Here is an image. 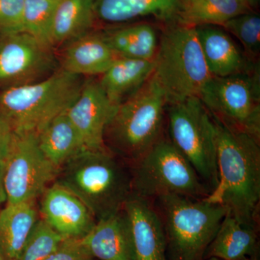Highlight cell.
I'll use <instances>...</instances> for the list:
<instances>
[{"instance_id": "1", "label": "cell", "mask_w": 260, "mask_h": 260, "mask_svg": "<svg viewBox=\"0 0 260 260\" xmlns=\"http://www.w3.org/2000/svg\"><path fill=\"white\" fill-rule=\"evenodd\" d=\"M212 117L216 133L218 180L204 199L223 205L241 223L256 228L260 199L259 140Z\"/></svg>"}, {"instance_id": "2", "label": "cell", "mask_w": 260, "mask_h": 260, "mask_svg": "<svg viewBox=\"0 0 260 260\" xmlns=\"http://www.w3.org/2000/svg\"><path fill=\"white\" fill-rule=\"evenodd\" d=\"M55 182L78 197L97 221L121 211L133 194L129 164L108 150L83 149L59 169Z\"/></svg>"}, {"instance_id": "3", "label": "cell", "mask_w": 260, "mask_h": 260, "mask_svg": "<svg viewBox=\"0 0 260 260\" xmlns=\"http://www.w3.org/2000/svg\"><path fill=\"white\" fill-rule=\"evenodd\" d=\"M167 99L153 75L116 107L104 133L109 151L132 164L162 138Z\"/></svg>"}, {"instance_id": "4", "label": "cell", "mask_w": 260, "mask_h": 260, "mask_svg": "<svg viewBox=\"0 0 260 260\" xmlns=\"http://www.w3.org/2000/svg\"><path fill=\"white\" fill-rule=\"evenodd\" d=\"M81 76L60 69L35 83L0 92V115L15 133L37 135L49 121L67 112L79 95Z\"/></svg>"}, {"instance_id": "5", "label": "cell", "mask_w": 260, "mask_h": 260, "mask_svg": "<svg viewBox=\"0 0 260 260\" xmlns=\"http://www.w3.org/2000/svg\"><path fill=\"white\" fill-rule=\"evenodd\" d=\"M154 63L153 76L167 105L199 97L212 77L194 27L182 24L168 25L160 36Z\"/></svg>"}, {"instance_id": "6", "label": "cell", "mask_w": 260, "mask_h": 260, "mask_svg": "<svg viewBox=\"0 0 260 260\" xmlns=\"http://www.w3.org/2000/svg\"><path fill=\"white\" fill-rule=\"evenodd\" d=\"M169 260H205L228 210L223 205L181 195L158 199Z\"/></svg>"}, {"instance_id": "7", "label": "cell", "mask_w": 260, "mask_h": 260, "mask_svg": "<svg viewBox=\"0 0 260 260\" xmlns=\"http://www.w3.org/2000/svg\"><path fill=\"white\" fill-rule=\"evenodd\" d=\"M133 194L151 200L167 195L203 199L210 190L170 140L161 138L129 164Z\"/></svg>"}, {"instance_id": "8", "label": "cell", "mask_w": 260, "mask_h": 260, "mask_svg": "<svg viewBox=\"0 0 260 260\" xmlns=\"http://www.w3.org/2000/svg\"><path fill=\"white\" fill-rule=\"evenodd\" d=\"M169 106V140L213 191L218 174L216 133L211 114L199 97Z\"/></svg>"}, {"instance_id": "9", "label": "cell", "mask_w": 260, "mask_h": 260, "mask_svg": "<svg viewBox=\"0 0 260 260\" xmlns=\"http://www.w3.org/2000/svg\"><path fill=\"white\" fill-rule=\"evenodd\" d=\"M199 98L214 118L259 140V64L230 76H212Z\"/></svg>"}, {"instance_id": "10", "label": "cell", "mask_w": 260, "mask_h": 260, "mask_svg": "<svg viewBox=\"0 0 260 260\" xmlns=\"http://www.w3.org/2000/svg\"><path fill=\"white\" fill-rule=\"evenodd\" d=\"M3 167L7 203L37 200L59 171L42 153L37 135L15 133Z\"/></svg>"}, {"instance_id": "11", "label": "cell", "mask_w": 260, "mask_h": 260, "mask_svg": "<svg viewBox=\"0 0 260 260\" xmlns=\"http://www.w3.org/2000/svg\"><path fill=\"white\" fill-rule=\"evenodd\" d=\"M52 49L24 31L0 36V85L8 88L47 78L56 67Z\"/></svg>"}, {"instance_id": "12", "label": "cell", "mask_w": 260, "mask_h": 260, "mask_svg": "<svg viewBox=\"0 0 260 260\" xmlns=\"http://www.w3.org/2000/svg\"><path fill=\"white\" fill-rule=\"evenodd\" d=\"M39 216L64 239H81L97 220L73 193L54 181L39 198Z\"/></svg>"}, {"instance_id": "13", "label": "cell", "mask_w": 260, "mask_h": 260, "mask_svg": "<svg viewBox=\"0 0 260 260\" xmlns=\"http://www.w3.org/2000/svg\"><path fill=\"white\" fill-rule=\"evenodd\" d=\"M117 107L109 100L99 81L84 83L76 100L67 111L84 148L108 150L104 143V133Z\"/></svg>"}, {"instance_id": "14", "label": "cell", "mask_w": 260, "mask_h": 260, "mask_svg": "<svg viewBox=\"0 0 260 260\" xmlns=\"http://www.w3.org/2000/svg\"><path fill=\"white\" fill-rule=\"evenodd\" d=\"M123 210L131 227L135 260H169L161 216L150 200L133 194Z\"/></svg>"}, {"instance_id": "15", "label": "cell", "mask_w": 260, "mask_h": 260, "mask_svg": "<svg viewBox=\"0 0 260 260\" xmlns=\"http://www.w3.org/2000/svg\"><path fill=\"white\" fill-rule=\"evenodd\" d=\"M82 240L94 259L135 260L131 227L124 210L98 220Z\"/></svg>"}, {"instance_id": "16", "label": "cell", "mask_w": 260, "mask_h": 260, "mask_svg": "<svg viewBox=\"0 0 260 260\" xmlns=\"http://www.w3.org/2000/svg\"><path fill=\"white\" fill-rule=\"evenodd\" d=\"M97 20L121 24L151 18L171 25L177 23L183 0H93Z\"/></svg>"}, {"instance_id": "17", "label": "cell", "mask_w": 260, "mask_h": 260, "mask_svg": "<svg viewBox=\"0 0 260 260\" xmlns=\"http://www.w3.org/2000/svg\"><path fill=\"white\" fill-rule=\"evenodd\" d=\"M194 28L211 76H230L249 70L255 64L246 57L221 27L201 25Z\"/></svg>"}, {"instance_id": "18", "label": "cell", "mask_w": 260, "mask_h": 260, "mask_svg": "<svg viewBox=\"0 0 260 260\" xmlns=\"http://www.w3.org/2000/svg\"><path fill=\"white\" fill-rule=\"evenodd\" d=\"M256 228L241 223L229 212L205 251V259L258 260Z\"/></svg>"}, {"instance_id": "19", "label": "cell", "mask_w": 260, "mask_h": 260, "mask_svg": "<svg viewBox=\"0 0 260 260\" xmlns=\"http://www.w3.org/2000/svg\"><path fill=\"white\" fill-rule=\"evenodd\" d=\"M117 58L101 32H88L69 43L61 69L81 77L102 75Z\"/></svg>"}, {"instance_id": "20", "label": "cell", "mask_w": 260, "mask_h": 260, "mask_svg": "<svg viewBox=\"0 0 260 260\" xmlns=\"http://www.w3.org/2000/svg\"><path fill=\"white\" fill-rule=\"evenodd\" d=\"M37 200L6 203L0 210V250L6 260H17L40 219Z\"/></svg>"}, {"instance_id": "21", "label": "cell", "mask_w": 260, "mask_h": 260, "mask_svg": "<svg viewBox=\"0 0 260 260\" xmlns=\"http://www.w3.org/2000/svg\"><path fill=\"white\" fill-rule=\"evenodd\" d=\"M154 59L118 57L99 80L109 100L118 106L141 88L153 75Z\"/></svg>"}, {"instance_id": "22", "label": "cell", "mask_w": 260, "mask_h": 260, "mask_svg": "<svg viewBox=\"0 0 260 260\" xmlns=\"http://www.w3.org/2000/svg\"><path fill=\"white\" fill-rule=\"evenodd\" d=\"M117 57L153 60L158 51L156 29L147 23L130 24L101 32Z\"/></svg>"}, {"instance_id": "23", "label": "cell", "mask_w": 260, "mask_h": 260, "mask_svg": "<svg viewBox=\"0 0 260 260\" xmlns=\"http://www.w3.org/2000/svg\"><path fill=\"white\" fill-rule=\"evenodd\" d=\"M42 153L58 169L85 149L67 112L56 116L37 135Z\"/></svg>"}, {"instance_id": "24", "label": "cell", "mask_w": 260, "mask_h": 260, "mask_svg": "<svg viewBox=\"0 0 260 260\" xmlns=\"http://www.w3.org/2000/svg\"><path fill=\"white\" fill-rule=\"evenodd\" d=\"M96 20L93 0H59L53 22V46L88 34Z\"/></svg>"}, {"instance_id": "25", "label": "cell", "mask_w": 260, "mask_h": 260, "mask_svg": "<svg viewBox=\"0 0 260 260\" xmlns=\"http://www.w3.org/2000/svg\"><path fill=\"white\" fill-rule=\"evenodd\" d=\"M249 11L244 0H183L177 23L221 26L234 17Z\"/></svg>"}, {"instance_id": "26", "label": "cell", "mask_w": 260, "mask_h": 260, "mask_svg": "<svg viewBox=\"0 0 260 260\" xmlns=\"http://www.w3.org/2000/svg\"><path fill=\"white\" fill-rule=\"evenodd\" d=\"M59 0H25L23 31L30 34L47 47L54 48L53 22Z\"/></svg>"}, {"instance_id": "27", "label": "cell", "mask_w": 260, "mask_h": 260, "mask_svg": "<svg viewBox=\"0 0 260 260\" xmlns=\"http://www.w3.org/2000/svg\"><path fill=\"white\" fill-rule=\"evenodd\" d=\"M221 28L233 34L242 44L249 59L255 57L260 51V17L249 11L228 20Z\"/></svg>"}, {"instance_id": "28", "label": "cell", "mask_w": 260, "mask_h": 260, "mask_svg": "<svg viewBox=\"0 0 260 260\" xmlns=\"http://www.w3.org/2000/svg\"><path fill=\"white\" fill-rule=\"evenodd\" d=\"M64 239L40 218L17 260H44Z\"/></svg>"}, {"instance_id": "29", "label": "cell", "mask_w": 260, "mask_h": 260, "mask_svg": "<svg viewBox=\"0 0 260 260\" xmlns=\"http://www.w3.org/2000/svg\"><path fill=\"white\" fill-rule=\"evenodd\" d=\"M25 0H0V36L23 31Z\"/></svg>"}, {"instance_id": "30", "label": "cell", "mask_w": 260, "mask_h": 260, "mask_svg": "<svg viewBox=\"0 0 260 260\" xmlns=\"http://www.w3.org/2000/svg\"><path fill=\"white\" fill-rule=\"evenodd\" d=\"M44 260H94L81 239H64Z\"/></svg>"}, {"instance_id": "31", "label": "cell", "mask_w": 260, "mask_h": 260, "mask_svg": "<svg viewBox=\"0 0 260 260\" xmlns=\"http://www.w3.org/2000/svg\"><path fill=\"white\" fill-rule=\"evenodd\" d=\"M14 136V131L5 117L0 115V165L4 164Z\"/></svg>"}, {"instance_id": "32", "label": "cell", "mask_w": 260, "mask_h": 260, "mask_svg": "<svg viewBox=\"0 0 260 260\" xmlns=\"http://www.w3.org/2000/svg\"><path fill=\"white\" fill-rule=\"evenodd\" d=\"M3 174H4V167H3V164H2L0 165V208L5 203H8V197H7L6 191H5Z\"/></svg>"}, {"instance_id": "33", "label": "cell", "mask_w": 260, "mask_h": 260, "mask_svg": "<svg viewBox=\"0 0 260 260\" xmlns=\"http://www.w3.org/2000/svg\"><path fill=\"white\" fill-rule=\"evenodd\" d=\"M244 1L251 10L253 8H256L259 3V0H244Z\"/></svg>"}, {"instance_id": "34", "label": "cell", "mask_w": 260, "mask_h": 260, "mask_svg": "<svg viewBox=\"0 0 260 260\" xmlns=\"http://www.w3.org/2000/svg\"><path fill=\"white\" fill-rule=\"evenodd\" d=\"M0 260H6L1 250H0Z\"/></svg>"}, {"instance_id": "35", "label": "cell", "mask_w": 260, "mask_h": 260, "mask_svg": "<svg viewBox=\"0 0 260 260\" xmlns=\"http://www.w3.org/2000/svg\"><path fill=\"white\" fill-rule=\"evenodd\" d=\"M205 260H223V259H219V258H216V257H210V258H208V259H206Z\"/></svg>"}]
</instances>
